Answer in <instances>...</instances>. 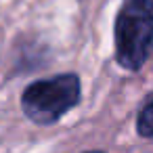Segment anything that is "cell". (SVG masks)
Segmentation results:
<instances>
[{
	"label": "cell",
	"instance_id": "6da1fadb",
	"mask_svg": "<svg viewBox=\"0 0 153 153\" xmlns=\"http://www.w3.org/2000/svg\"><path fill=\"white\" fill-rule=\"evenodd\" d=\"M80 101V80L74 74H63L51 80L34 82L25 88L21 105L25 115L36 124H55L61 115L74 109Z\"/></svg>",
	"mask_w": 153,
	"mask_h": 153
},
{
	"label": "cell",
	"instance_id": "7a4b0ae2",
	"mask_svg": "<svg viewBox=\"0 0 153 153\" xmlns=\"http://www.w3.org/2000/svg\"><path fill=\"white\" fill-rule=\"evenodd\" d=\"M153 53V13L126 7L115 21V57L126 69H140Z\"/></svg>",
	"mask_w": 153,
	"mask_h": 153
},
{
	"label": "cell",
	"instance_id": "3957f363",
	"mask_svg": "<svg viewBox=\"0 0 153 153\" xmlns=\"http://www.w3.org/2000/svg\"><path fill=\"white\" fill-rule=\"evenodd\" d=\"M136 128H138V134L140 136H153V101L140 111L138 122H136Z\"/></svg>",
	"mask_w": 153,
	"mask_h": 153
},
{
	"label": "cell",
	"instance_id": "277c9868",
	"mask_svg": "<svg viewBox=\"0 0 153 153\" xmlns=\"http://www.w3.org/2000/svg\"><path fill=\"white\" fill-rule=\"evenodd\" d=\"M124 4H126V7H134V9L153 13V0H124Z\"/></svg>",
	"mask_w": 153,
	"mask_h": 153
},
{
	"label": "cell",
	"instance_id": "5b68a950",
	"mask_svg": "<svg viewBox=\"0 0 153 153\" xmlns=\"http://www.w3.org/2000/svg\"><path fill=\"white\" fill-rule=\"evenodd\" d=\"M88 153H101V151H88Z\"/></svg>",
	"mask_w": 153,
	"mask_h": 153
}]
</instances>
